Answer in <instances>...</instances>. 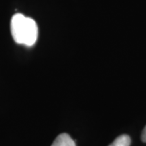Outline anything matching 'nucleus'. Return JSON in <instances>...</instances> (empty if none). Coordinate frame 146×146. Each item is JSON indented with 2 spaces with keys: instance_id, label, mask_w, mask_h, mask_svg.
Returning <instances> with one entry per match:
<instances>
[{
  "instance_id": "f257e3e1",
  "label": "nucleus",
  "mask_w": 146,
  "mask_h": 146,
  "mask_svg": "<svg viewBox=\"0 0 146 146\" xmlns=\"http://www.w3.org/2000/svg\"><path fill=\"white\" fill-rule=\"evenodd\" d=\"M11 33L18 44L31 47L38 38V27L31 18L25 17L23 14H14L11 19Z\"/></svg>"
},
{
  "instance_id": "f03ea898",
  "label": "nucleus",
  "mask_w": 146,
  "mask_h": 146,
  "mask_svg": "<svg viewBox=\"0 0 146 146\" xmlns=\"http://www.w3.org/2000/svg\"><path fill=\"white\" fill-rule=\"evenodd\" d=\"M52 146H76V144L68 134L62 133L56 137Z\"/></svg>"
},
{
  "instance_id": "7ed1b4c3",
  "label": "nucleus",
  "mask_w": 146,
  "mask_h": 146,
  "mask_svg": "<svg viewBox=\"0 0 146 146\" xmlns=\"http://www.w3.org/2000/svg\"><path fill=\"white\" fill-rule=\"evenodd\" d=\"M131 143L130 137L128 135H121L108 146H130Z\"/></svg>"
},
{
  "instance_id": "20e7f679",
  "label": "nucleus",
  "mask_w": 146,
  "mask_h": 146,
  "mask_svg": "<svg viewBox=\"0 0 146 146\" xmlns=\"http://www.w3.org/2000/svg\"><path fill=\"white\" fill-rule=\"evenodd\" d=\"M141 139L143 142L146 143V126L145 128L143 129V131H142V134H141Z\"/></svg>"
}]
</instances>
